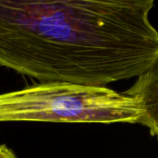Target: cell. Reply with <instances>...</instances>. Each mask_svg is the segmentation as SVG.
<instances>
[{
  "label": "cell",
  "instance_id": "1",
  "mask_svg": "<svg viewBox=\"0 0 158 158\" xmlns=\"http://www.w3.org/2000/svg\"><path fill=\"white\" fill-rule=\"evenodd\" d=\"M153 0H0V66L41 83L106 87L158 61Z\"/></svg>",
  "mask_w": 158,
  "mask_h": 158
},
{
  "label": "cell",
  "instance_id": "2",
  "mask_svg": "<svg viewBox=\"0 0 158 158\" xmlns=\"http://www.w3.org/2000/svg\"><path fill=\"white\" fill-rule=\"evenodd\" d=\"M138 103L107 87L39 83L0 94V122L139 123Z\"/></svg>",
  "mask_w": 158,
  "mask_h": 158
},
{
  "label": "cell",
  "instance_id": "4",
  "mask_svg": "<svg viewBox=\"0 0 158 158\" xmlns=\"http://www.w3.org/2000/svg\"><path fill=\"white\" fill-rule=\"evenodd\" d=\"M0 158H17V156L6 145H0Z\"/></svg>",
  "mask_w": 158,
  "mask_h": 158
},
{
  "label": "cell",
  "instance_id": "3",
  "mask_svg": "<svg viewBox=\"0 0 158 158\" xmlns=\"http://www.w3.org/2000/svg\"><path fill=\"white\" fill-rule=\"evenodd\" d=\"M123 94L138 103L142 112L139 124L147 127L158 139V61Z\"/></svg>",
  "mask_w": 158,
  "mask_h": 158
}]
</instances>
